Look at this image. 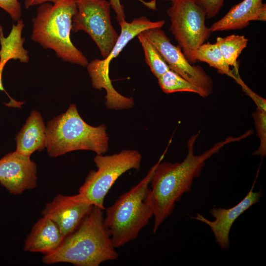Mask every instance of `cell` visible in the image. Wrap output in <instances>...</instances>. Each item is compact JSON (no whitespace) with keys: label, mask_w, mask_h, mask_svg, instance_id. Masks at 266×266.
Here are the masks:
<instances>
[{"label":"cell","mask_w":266,"mask_h":266,"mask_svg":"<svg viewBox=\"0 0 266 266\" xmlns=\"http://www.w3.org/2000/svg\"><path fill=\"white\" fill-rule=\"evenodd\" d=\"M57 0H25L24 5L25 8L28 9L32 6L40 5L46 2H52L54 3Z\"/></svg>","instance_id":"27"},{"label":"cell","mask_w":266,"mask_h":266,"mask_svg":"<svg viewBox=\"0 0 266 266\" xmlns=\"http://www.w3.org/2000/svg\"><path fill=\"white\" fill-rule=\"evenodd\" d=\"M0 8L6 12L13 20L20 19L22 11L18 0H0Z\"/></svg>","instance_id":"25"},{"label":"cell","mask_w":266,"mask_h":266,"mask_svg":"<svg viewBox=\"0 0 266 266\" xmlns=\"http://www.w3.org/2000/svg\"><path fill=\"white\" fill-rule=\"evenodd\" d=\"M196 60L207 63L210 66L216 68L219 73L235 79V72L231 69L215 43L207 42L201 44L196 51Z\"/></svg>","instance_id":"18"},{"label":"cell","mask_w":266,"mask_h":266,"mask_svg":"<svg viewBox=\"0 0 266 266\" xmlns=\"http://www.w3.org/2000/svg\"><path fill=\"white\" fill-rule=\"evenodd\" d=\"M141 154L136 150L124 149L110 155L97 154L92 170L79 188L78 196L84 201L104 210L105 197L118 178L126 171L139 169Z\"/></svg>","instance_id":"7"},{"label":"cell","mask_w":266,"mask_h":266,"mask_svg":"<svg viewBox=\"0 0 266 266\" xmlns=\"http://www.w3.org/2000/svg\"><path fill=\"white\" fill-rule=\"evenodd\" d=\"M16 151L30 157L35 151L45 148L46 126L40 113L32 110L16 136Z\"/></svg>","instance_id":"16"},{"label":"cell","mask_w":266,"mask_h":266,"mask_svg":"<svg viewBox=\"0 0 266 266\" xmlns=\"http://www.w3.org/2000/svg\"><path fill=\"white\" fill-rule=\"evenodd\" d=\"M37 167L30 157L15 151L0 159V184L10 194L19 195L37 185Z\"/></svg>","instance_id":"11"},{"label":"cell","mask_w":266,"mask_h":266,"mask_svg":"<svg viewBox=\"0 0 266 266\" xmlns=\"http://www.w3.org/2000/svg\"><path fill=\"white\" fill-rule=\"evenodd\" d=\"M155 47L170 69L201 90L206 97L213 91V81L200 66L192 65L181 48L171 43L160 28H151L142 32Z\"/></svg>","instance_id":"10"},{"label":"cell","mask_w":266,"mask_h":266,"mask_svg":"<svg viewBox=\"0 0 266 266\" xmlns=\"http://www.w3.org/2000/svg\"><path fill=\"white\" fill-rule=\"evenodd\" d=\"M157 0H152L150 1L149 2H145L144 4H146V6H147L149 8L153 9H156V1ZM170 0L172 1L173 0Z\"/></svg>","instance_id":"28"},{"label":"cell","mask_w":266,"mask_h":266,"mask_svg":"<svg viewBox=\"0 0 266 266\" xmlns=\"http://www.w3.org/2000/svg\"><path fill=\"white\" fill-rule=\"evenodd\" d=\"M257 134L260 140V145L258 149L253 153V155L260 156L262 158L266 155V112L259 108L253 112Z\"/></svg>","instance_id":"22"},{"label":"cell","mask_w":266,"mask_h":266,"mask_svg":"<svg viewBox=\"0 0 266 266\" xmlns=\"http://www.w3.org/2000/svg\"><path fill=\"white\" fill-rule=\"evenodd\" d=\"M111 8L116 14V19L119 24L126 21V15L124 7L121 3L120 0H109Z\"/></svg>","instance_id":"26"},{"label":"cell","mask_w":266,"mask_h":266,"mask_svg":"<svg viewBox=\"0 0 266 266\" xmlns=\"http://www.w3.org/2000/svg\"><path fill=\"white\" fill-rule=\"evenodd\" d=\"M65 237L57 225L42 216L33 225L24 243L25 252L46 254L57 248Z\"/></svg>","instance_id":"15"},{"label":"cell","mask_w":266,"mask_h":266,"mask_svg":"<svg viewBox=\"0 0 266 266\" xmlns=\"http://www.w3.org/2000/svg\"><path fill=\"white\" fill-rule=\"evenodd\" d=\"M200 132L190 137L187 141L188 153L181 162H162L168 145L159 159L150 180V198L153 208L155 233L164 220L173 211L175 203L182 195L190 191L193 180L199 177L205 163L223 147L230 143L241 141L251 135L248 130L238 136H229L216 143L203 153L196 155L195 143Z\"/></svg>","instance_id":"1"},{"label":"cell","mask_w":266,"mask_h":266,"mask_svg":"<svg viewBox=\"0 0 266 266\" xmlns=\"http://www.w3.org/2000/svg\"><path fill=\"white\" fill-rule=\"evenodd\" d=\"M236 82L241 86L244 92L250 97L257 106V108L266 112V100L247 86L240 78L238 72L235 73Z\"/></svg>","instance_id":"24"},{"label":"cell","mask_w":266,"mask_h":266,"mask_svg":"<svg viewBox=\"0 0 266 266\" xmlns=\"http://www.w3.org/2000/svg\"><path fill=\"white\" fill-rule=\"evenodd\" d=\"M167 14L171 22L169 30L188 61L195 63L197 49L211 33L205 24V11L193 0H173Z\"/></svg>","instance_id":"8"},{"label":"cell","mask_w":266,"mask_h":266,"mask_svg":"<svg viewBox=\"0 0 266 266\" xmlns=\"http://www.w3.org/2000/svg\"><path fill=\"white\" fill-rule=\"evenodd\" d=\"M252 21L266 22V4L263 0H243L209 28L211 32L241 30Z\"/></svg>","instance_id":"14"},{"label":"cell","mask_w":266,"mask_h":266,"mask_svg":"<svg viewBox=\"0 0 266 266\" xmlns=\"http://www.w3.org/2000/svg\"><path fill=\"white\" fill-rule=\"evenodd\" d=\"M257 178L247 195L239 203L229 208L213 207L210 213L215 218L213 221L209 220L200 213L195 217L190 216L193 219L202 222L210 227L216 242L220 248L226 250L229 247V235L231 228L235 221L244 212L252 205L258 202L262 196V191L253 192Z\"/></svg>","instance_id":"13"},{"label":"cell","mask_w":266,"mask_h":266,"mask_svg":"<svg viewBox=\"0 0 266 266\" xmlns=\"http://www.w3.org/2000/svg\"><path fill=\"white\" fill-rule=\"evenodd\" d=\"M205 12L206 17L216 16L223 6L225 0H193Z\"/></svg>","instance_id":"23"},{"label":"cell","mask_w":266,"mask_h":266,"mask_svg":"<svg viewBox=\"0 0 266 266\" xmlns=\"http://www.w3.org/2000/svg\"><path fill=\"white\" fill-rule=\"evenodd\" d=\"M164 20L151 21L142 16L134 19L131 22L126 21L119 24L121 33L107 57L102 60L95 59L87 66L93 87L106 91L105 106L112 110H123L132 108L134 104L132 98L125 97L113 87L109 75V65L111 60L118 56L128 42L143 31L155 28H161L165 24Z\"/></svg>","instance_id":"6"},{"label":"cell","mask_w":266,"mask_h":266,"mask_svg":"<svg viewBox=\"0 0 266 266\" xmlns=\"http://www.w3.org/2000/svg\"><path fill=\"white\" fill-rule=\"evenodd\" d=\"M157 79L161 89L165 93L188 92L196 93L203 98L206 97L204 93L199 88L171 69L166 71Z\"/></svg>","instance_id":"20"},{"label":"cell","mask_w":266,"mask_h":266,"mask_svg":"<svg viewBox=\"0 0 266 266\" xmlns=\"http://www.w3.org/2000/svg\"><path fill=\"white\" fill-rule=\"evenodd\" d=\"M71 30L83 31L96 43L103 59L114 47L119 35L111 23V4L106 0H77Z\"/></svg>","instance_id":"9"},{"label":"cell","mask_w":266,"mask_h":266,"mask_svg":"<svg viewBox=\"0 0 266 266\" xmlns=\"http://www.w3.org/2000/svg\"><path fill=\"white\" fill-rule=\"evenodd\" d=\"M137 37L142 47L145 62L156 78H158L170 69L159 51L142 32Z\"/></svg>","instance_id":"21"},{"label":"cell","mask_w":266,"mask_h":266,"mask_svg":"<svg viewBox=\"0 0 266 266\" xmlns=\"http://www.w3.org/2000/svg\"><path fill=\"white\" fill-rule=\"evenodd\" d=\"M24 42V38L18 34L11 33L5 37L3 33H0V91L5 92L2 76L6 63L11 59L19 60L22 63L29 60L28 52L23 47Z\"/></svg>","instance_id":"17"},{"label":"cell","mask_w":266,"mask_h":266,"mask_svg":"<svg viewBox=\"0 0 266 266\" xmlns=\"http://www.w3.org/2000/svg\"><path fill=\"white\" fill-rule=\"evenodd\" d=\"M158 162L137 185L106 208L104 224L115 248L135 239L153 216L149 185Z\"/></svg>","instance_id":"4"},{"label":"cell","mask_w":266,"mask_h":266,"mask_svg":"<svg viewBox=\"0 0 266 266\" xmlns=\"http://www.w3.org/2000/svg\"><path fill=\"white\" fill-rule=\"evenodd\" d=\"M248 39L242 35L232 34L218 37L215 43L229 66L234 67L235 72H238L237 58L247 45Z\"/></svg>","instance_id":"19"},{"label":"cell","mask_w":266,"mask_h":266,"mask_svg":"<svg viewBox=\"0 0 266 266\" xmlns=\"http://www.w3.org/2000/svg\"><path fill=\"white\" fill-rule=\"evenodd\" d=\"M103 210L93 206L57 248L44 255L43 262L46 265L66 263L76 266H99L118 259L119 255L104 224Z\"/></svg>","instance_id":"2"},{"label":"cell","mask_w":266,"mask_h":266,"mask_svg":"<svg viewBox=\"0 0 266 266\" xmlns=\"http://www.w3.org/2000/svg\"><path fill=\"white\" fill-rule=\"evenodd\" d=\"M93 206L83 200L77 194H59L46 204L41 214L42 216L52 220L65 237L78 227Z\"/></svg>","instance_id":"12"},{"label":"cell","mask_w":266,"mask_h":266,"mask_svg":"<svg viewBox=\"0 0 266 266\" xmlns=\"http://www.w3.org/2000/svg\"><path fill=\"white\" fill-rule=\"evenodd\" d=\"M108 140L106 126L94 127L87 124L74 103L65 113L49 121L46 126L45 148L53 158L79 150L104 154L108 148Z\"/></svg>","instance_id":"5"},{"label":"cell","mask_w":266,"mask_h":266,"mask_svg":"<svg viewBox=\"0 0 266 266\" xmlns=\"http://www.w3.org/2000/svg\"><path fill=\"white\" fill-rule=\"evenodd\" d=\"M76 0H58L39 5L32 20L31 39L45 49H52L64 61L85 67L88 61L72 43L70 36Z\"/></svg>","instance_id":"3"}]
</instances>
